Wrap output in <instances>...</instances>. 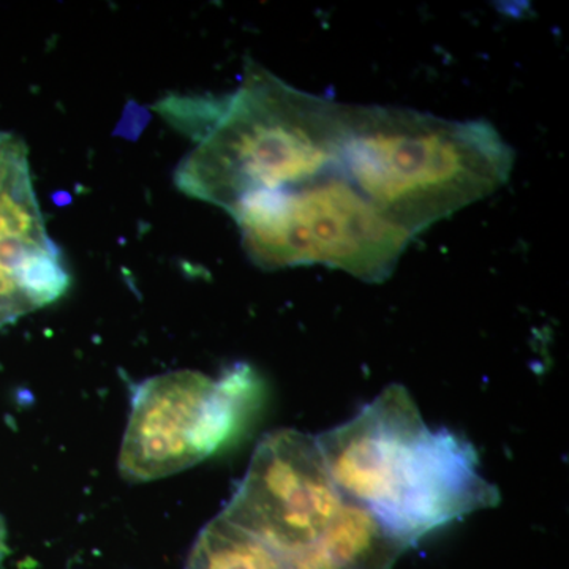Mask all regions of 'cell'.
I'll return each mask as SVG.
<instances>
[{
  "label": "cell",
  "mask_w": 569,
  "mask_h": 569,
  "mask_svg": "<svg viewBox=\"0 0 569 569\" xmlns=\"http://www.w3.org/2000/svg\"><path fill=\"white\" fill-rule=\"evenodd\" d=\"M263 400L252 367L236 365L219 380L193 372L149 378L133 395L119 471L130 482L171 477L233 445Z\"/></svg>",
  "instance_id": "obj_5"
},
{
  "label": "cell",
  "mask_w": 569,
  "mask_h": 569,
  "mask_svg": "<svg viewBox=\"0 0 569 569\" xmlns=\"http://www.w3.org/2000/svg\"><path fill=\"white\" fill-rule=\"evenodd\" d=\"M3 553H6V526H3V520L0 518V561L3 559Z\"/></svg>",
  "instance_id": "obj_9"
},
{
  "label": "cell",
  "mask_w": 569,
  "mask_h": 569,
  "mask_svg": "<svg viewBox=\"0 0 569 569\" xmlns=\"http://www.w3.org/2000/svg\"><path fill=\"white\" fill-rule=\"evenodd\" d=\"M317 441L342 497L407 549L500 500L479 471L473 447L451 430L430 429L399 385Z\"/></svg>",
  "instance_id": "obj_2"
},
{
  "label": "cell",
  "mask_w": 569,
  "mask_h": 569,
  "mask_svg": "<svg viewBox=\"0 0 569 569\" xmlns=\"http://www.w3.org/2000/svg\"><path fill=\"white\" fill-rule=\"evenodd\" d=\"M406 549L369 511L346 498L328 529L283 560L288 569H392Z\"/></svg>",
  "instance_id": "obj_7"
},
{
  "label": "cell",
  "mask_w": 569,
  "mask_h": 569,
  "mask_svg": "<svg viewBox=\"0 0 569 569\" xmlns=\"http://www.w3.org/2000/svg\"><path fill=\"white\" fill-rule=\"evenodd\" d=\"M343 500L317 438L284 429L258 445L222 515L287 559L328 529Z\"/></svg>",
  "instance_id": "obj_6"
},
{
  "label": "cell",
  "mask_w": 569,
  "mask_h": 569,
  "mask_svg": "<svg viewBox=\"0 0 569 569\" xmlns=\"http://www.w3.org/2000/svg\"><path fill=\"white\" fill-rule=\"evenodd\" d=\"M512 164L492 123L343 104L340 171L413 238L496 192Z\"/></svg>",
  "instance_id": "obj_3"
},
{
  "label": "cell",
  "mask_w": 569,
  "mask_h": 569,
  "mask_svg": "<svg viewBox=\"0 0 569 569\" xmlns=\"http://www.w3.org/2000/svg\"><path fill=\"white\" fill-rule=\"evenodd\" d=\"M197 146L176 171L182 193L230 212L254 193L340 170L343 104L299 91L250 63L222 97H168L156 108Z\"/></svg>",
  "instance_id": "obj_1"
},
{
  "label": "cell",
  "mask_w": 569,
  "mask_h": 569,
  "mask_svg": "<svg viewBox=\"0 0 569 569\" xmlns=\"http://www.w3.org/2000/svg\"><path fill=\"white\" fill-rule=\"evenodd\" d=\"M228 213L250 260L263 269L320 264L380 283L413 239L340 170L295 189L250 194Z\"/></svg>",
  "instance_id": "obj_4"
},
{
  "label": "cell",
  "mask_w": 569,
  "mask_h": 569,
  "mask_svg": "<svg viewBox=\"0 0 569 569\" xmlns=\"http://www.w3.org/2000/svg\"><path fill=\"white\" fill-rule=\"evenodd\" d=\"M187 569H288L279 552L223 515L201 531Z\"/></svg>",
  "instance_id": "obj_8"
}]
</instances>
